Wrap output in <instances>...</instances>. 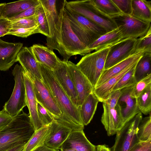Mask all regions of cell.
Returning a JSON list of instances; mask_svg holds the SVG:
<instances>
[{"mask_svg":"<svg viewBox=\"0 0 151 151\" xmlns=\"http://www.w3.org/2000/svg\"><path fill=\"white\" fill-rule=\"evenodd\" d=\"M39 4L40 1L38 4L32 6L17 15L8 19L11 20H13L29 17L34 15L35 14Z\"/></svg>","mask_w":151,"mask_h":151,"instance_id":"cell-42","label":"cell"},{"mask_svg":"<svg viewBox=\"0 0 151 151\" xmlns=\"http://www.w3.org/2000/svg\"><path fill=\"white\" fill-rule=\"evenodd\" d=\"M32 151H58L46 146L45 144L40 146Z\"/></svg>","mask_w":151,"mask_h":151,"instance_id":"cell-46","label":"cell"},{"mask_svg":"<svg viewBox=\"0 0 151 151\" xmlns=\"http://www.w3.org/2000/svg\"><path fill=\"white\" fill-rule=\"evenodd\" d=\"M64 9L72 29L86 47L107 32L102 27L65 6V3Z\"/></svg>","mask_w":151,"mask_h":151,"instance_id":"cell-4","label":"cell"},{"mask_svg":"<svg viewBox=\"0 0 151 151\" xmlns=\"http://www.w3.org/2000/svg\"><path fill=\"white\" fill-rule=\"evenodd\" d=\"M18 62L30 78H36L41 81L42 78L38 62L31 47H22L17 55L16 62Z\"/></svg>","mask_w":151,"mask_h":151,"instance_id":"cell-16","label":"cell"},{"mask_svg":"<svg viewBox=\"0 0 151 151\" xmlns=\"http://www.w3.org/2000/svg\"><path fill=\"white\" fill-rule=\"evenodd\" d=\"M11 29L30 28L38 26L36 14L35 15L32 16L11 20Z\"/></svg>","mask_w":151,"mask_h":151,"instance_id":"cell-36","label":"cell"},{"mask_svg":"<svg viewBox=\"0 0 151 151\" xmlns=\"http://www.w3.org/2000/svg\"><path fill=\"white\" fill-rule=\"evenodd\" d=\"M6 3L0 4V18L1 17V14L4 6Z\"/></svg>","mask_w":151,"mask_h":151,"instance_id":"cell-49","label":"cell"},{"mask_svg":"<svg viewBox=\"0 0 151 151\" xmlns=\"http://www.w3.org/2000/svg\"><path fill=\"white\" fill-rule=\"evenodd\" d=\"M44 10L49 29L50 37L47 38V47L52 50H57L66 61V56L62 44L61 24L65 0L62 1L59 9L57 0H39Z\"/></svg>","mask_w":151,"mask_h":151,"instance_id":"cell-3","label":"cell"},{"mask_svg":"<svg viewBox=\"0 0 151 151\" xmlns=\"http://www.w3.org/2000/svg\"><path fill=\"white\" fill-rule=\"evenodd\" d=\"M132 12L130 16L143 22L151 23V1L132 0Z\"/></svg>","mask_w":151,"mask_h":151,"instance_id":"cell-27","label":"cell"},{"mask_svg":"<svg viewBox=\"0 0 151 151\" xmlns=\"http://www.w3.org/2000/svg\"><path fill=\"white\" fill-rule=\"evenodd\" d=\"M142 119V113L137 114L116 134L115 142L111 151H129L139 141L137 133Z\"/></svg>","mask_w":151,"mask_h":151,"instance_id":"cell-8","label":"cell"},{"mask_svg":"<svg viewBox=\"0 0 151 151\" xmlns=\"http://www.w3.org/2000/svg\"><path fill=\"white\" fill-rule=\"evenodd\" d=\"M145 117L140 122L137 133L138 140L146 142L151 139V116Z\"/></svg>","mask_w":151,"mask_h":151,"instance_id":"cell-34","label":"cell"},{"mask_svg":"<svg viewBox=\"0 0 151 151\" xmlns=\"http://www.w3.org/2000/svg\"><path fill=\"white\" fill-rule=\"evenodd\" d=\"M13 118L4 109L0 111V130L8 125Z\"/></svg>","mask_w":151,"mask_h":151,"instance_id":"cell-45","label":"cell"},{"mask_svg":"<svg viewBox=\"0 0 151 151\" xmlns=\"http://www.w3.org/2000/svg\"><path fill=\"white\" fill-rule=\"evenodd\" d=\"M60 151H76L75 150L70 149H62L60 150Z\"/></svg>","mask_w":151,"mask_h":151,"instance_id":"cell-50","label":"cell"},{"mask_svg":"<svg viewBox=\"0 0 151 151\" xmlns=\"http://www.w3.org/2000/svg\"><path fill=\"white\" fill-rule=\"evenodd\" d=\"M49 125L50 132L45 141L44 144L49 148L58 151L72 130L55 120Z\"/></svg>","mask_w":151,"mask_h":151,"instance_id":"cell-17","label":"cell"},{"mask_svg":"<svg viewBox=\"0 0 151 151\" xmlns=\"http://www.w3.org/2000/svg\"><path fill=\"white\" fill-rule=\"evenodd\" d=\"M151 52H145L135 67L134 76L137 82L151 74Z\"/></svg>","mask_w":151,"mask_h":151,"instance_id":"cell-30","label":"cell"},{"mask_svg":"<svg viewBox=\"0 0 151 151\" xmlns=\"http://www.w3.org/2000/svg\"><path fill=\"white\" fill-rule=\"evenodd\" d=\"M94 6L102 13L110 17L123 14L112 0H91Z\"/></svg>","mask_w":151,"mask_h":151,"instance_id":"cell-31","label":"cell"},{"mask_svg":"<svg viewBox=\"0 0 151 151\" xmlns=\"http://www.w3.org/2000/svg\"><path fill=\"white\" fill-rule=\"evenodd\" d=\"M54 75L73 104L80 107L77 93L73 81L68 72L66 62L60 59L53 70Z\"/></svg>","mask_w":151,"mask_h":151,"instance_id":"cell-14","label":"cell"},{"mask_svg":"<svg viewBox=\"0 0 151 151\" xmlns=\"http://www.w3.org/2000/svg\"><path fill=\"white\" fill-rule=\"evenodd\" d=\"M25 73L23 68L18 64L15 66L12 71L14 86L10 98L3 107V109L12 117L19 114L23 108L27 106Z\"/></svg>","mask_w":151,"mask_h":151,"instance_id":"cell-6","label":"cell"},{"mask_svg":"<svg viewBox=\"0 0 151 151\" xmlns=\"http://www.w3.org/2000/svg\"><path fill=\"white\" fill-rule=\"evenodd\" d=\"M138 38L129 37L123 39L111 46L108 52L104 70L107 69L134 53Z\"/></svg>","mask_w":151,"mask_h":151,"instance_id":"cell-11","label":"cell"},{"mask_svg":"<svg viewBox=\"0 0 151 151\" xmlns=\"http://www.w3.org/2000/svg\"><path fill=\"white\" fill-rule=\"evenodd\" d=\"M35 131L29 114L23 111L14 116L10 123L0 130V151L25 145Z\"/></svg>","mask_w":151,"mask_h":151,"instance_id":"cell-2","label":"cell"},{"mask_svg":"<svg viewBox=\"0 0 151 151\" xmlns=\"http://www.w3.org/2000/svg\"><path fill=\"white\" fill-rule=\"evenodd\" d=\"M136 51L143 50L151 52V28L143 36L138 38Z\"/></svg>","mask_w":151,"mask_h":151,"instance_id":"cell-39","label":"cell"},{"mask_svg":"<svg viewBox=\"0 0 151 151\" xmlns=\"http://www.w3.org/2000/svg\"><path fill=\"white\" fill-rule=\"evenodd\" d=\"M96 147V151H111V149L106 145H99Z\"/></svg>","mask_w":151,"mask_h":151,"instance_id":"cell-47","label":"cell"},{"mask_svg":"<svg viewBox=\"0 0 151 151\" xmlns=\"http://www.w3.org/2000/svg\"><path fill=\"white\" fill-rule=\"evenodd\" d=\"M151 87V74L137 82L134 85L132 96L137 98L145 90Z\"/></svg>","mask_w":151,"mask_h":151,"instance_id":"cell-37","label":"cell"},{"mask_svg":"<svg viewBox=\"0 0 151 151\" xmlns=\"http://www.w3.org/2000/svg\"><path fill=\"white\" fill-rule=\"evenodd\" d=\"M37 111L39 118L43 126L48 125L54 120L47 110L38 102Z\"/></svg>","mask_w":151,"mask_h":151,"instance_id":"cell-40","label":"cell"},{"mask_svg":"<svg viewBox=\"0 0 151 151\" xmlns=\"http://www.w3.org/2000/svg\"><path fill=\"white\" fill-rule=\"evenodd\" d=\"M111 18L121 32L122 39L129 37L139 38L144 36L151 28V23L129 15L122 14Z\"/></svg>","mask_w":151,"mask_h":151,"instance_id":"cell-10","label":"cell"},{"mask_svg":"<svg viewBox=\"0 0 151 151\" xmlns=\"http://www.w3.org/2000/svg\"><path fill=\"white\" fill-rule=\"evenodd\" d=\"M49 125L44 126L35 132L25 145L24 151H32L44 144L45 141L50 132Z\"/></svg>","mask_w":151,"mask_h":151,"instance_id":"cell-29","label":"cell"},{"mask_svg":"<svg viewBox=\"0 0 151 151\" xmlns=\"http://www.w3.org/2000/svg\"><path fill=\"white\" fill-rule=\"evenodd\" d=\"M134 86L121 90L122 94L118 102H124L125 104V108H121L124 126L137 114L140 112L137 106L136 98L131 95Z\"/></svg>","mask_w":151,"mask_h":151,"instance_id":"cell-21","label":"cell"},{"mask_svg":"<svg viewBox=\"0 0 151 151\" xmlns=\"http://www.w3.org/2000/svg\"><path fill=\"white\" fill-rule=\"evenodd\" d=\"M65 6L105 29L107 32L117 29L113 20L99 10L91 0H65Z\"/></svg>","mask_w":151,"mask_h":151,"instance_id":"cell-7","label":"cell"},{"mask_svg":"<svg viewBox=\"0 0 151 151\" xmlns=\"http://www.w3.org/2000/svg\"><path fill=\"white\" fill-rule=\"evenodd\" d=\"M61 28L62 44L65 54L66 61H68L72 56L77 55H84L89 53L87 47L72 29L64 8Z\"/></svg>","mask_w":151,"mask_h":151,"instance_id":"cell-9","label":"cell"},{"mask_svg":"<svg viewBox=\"0 0 151 151\" xmlns=\"http://www.w3.org/2000/svg\"><path fill=\"white\" fill-rule=\"evenodd\" d=\"M145 52H148L145 50L137 51L124 60L107 69L104 70L96 87L104 84L128 67L137 63Z\"/></svg>","mask_w":151,"mask_h":151,"instance_id":"cell-19","label":"cell"},{"mask_svg":"<svg viewBox=\"0 0 151 151\" xmlns=\"http://www.w3.org/2000/svg\"><path fill=\"white\" fill-rule=\"evenodd\" d=\"M42 78L56 101L62 113L61 120L58 122L68 127L72 131L83 130V123L80 112L72 103L55 77L53 70L38 63Z\"/></svg>","mask_w":151,"mask_h":151,"instance_id":"cell-1","label":"cell"},{"mask_svg":"<svg viewBox=\"0 0 151 151\" xmlns=\"http://www.w3.org/2000/svg\"><path fill=\"white\" fill-rule=\"evenodd\" d=\"M30 78L37 102L47 110L54 120L60 122L62 113L49 90L42 81L36 78Z\"/></svg>","mask_w":151,"mask_h":151,"instance_id":"cell-12","label":"cell"},{"mask_svg":"<svg viewBox=\"0 0 151 151\" xmlns=\"http://www.w3.org/2000/svg\"><path fill=\"white\" fill-rule=\"evenodd\" d=\"M66 62L76 90L80 106L88 95L93 92L94 88L76 65L70 61H68Z\"/></svg>","mask_w":151,"mask_h":151,"instance_id":"cell-13","label":"cell"},{"mask_svg":"<svg viewBox=\"0 0 151 151\" xmlns=\"http://www.w3.org/2000/svg\"><path fill=\"white\" fill-rule=\"evenodd\" d=\"M99 101L93 92L86 98L80 106L81 117L84 125L88 124L92 119Z\"/></svg>","mask_w":151,"mask_h":151,"instance_id":"cell-28","label":"cell"},{"mask_svg":"<svg viewBox=\"0 0 151 151\" xmlns=\"http://www.w3.org/2000/svg\"><path fill=\"white\" fill-rule=\"evenodd\" d=\"M122 94L121 90L112 92L109 97L102 102L104 111L101 122L109 136L116 134L113 124V113L115 106Z\"/></svg>","mask_w":151,"mask_h":151,"instance_id":"cell-15","label":"cell"},{"mask_svg":"<svg viewBox=\"0 0 151 151\" xmlns=\"http://www.w3.org/2000/svg\"><path fill=\"white\" fill-rule=\"evenodd\" d=\"M137 63L122 77L113 88L112 92L132 86L136 83L134 73Z\"/></svg>","mask_w":151,"mask_h":151,"instance_id":"cell-33","label":"cell"},{"mask_svg":"<svg viewBox=\"0 0 151 151\" xmlns=\"http://www.w3.org/2000/svg\"><path fill=\"white\" fill-rule=\"evenodd\" d=\"M70 149L76 151H96V147L85 136L83 130L72 131L60 150Z\"/></svg>","mask_w":151,"mask_h":151,"instance_id":"cell-20","label":"cell"},{"mask_svg":"<svg viewBox=\"0 0 151 151\" xmlns=\"http://www.w3.org/2000/svg\"><path fill=\"white\" fill-rule=\"evenodd\" d=\"M36 14L37 17L40 33L46 36L47 38H49V29L47 21L43 8L40 2L36 12Z\"/></svg>","mask_w":151,"mask_h":151,"instance_id":"cell-35","label":"cell"},{"mask_svg":"<svg viewBox=\"0 0 151 151\" xmlns=\"http://www.w3.org/2000/svg\"><path fill=\"white\" fill-rule=\"evenodd\" d=\"M110 47L86 54L76 64L94 88L104 70L105 61Z\"/></svg>","mask_w":151,"mask_h":151,"instance_id":"cell-5","label":"cell"},{"mask_svg":"<svg viewBox=\"0 0 151 151\" xmlns=\"http://www.w3.org/2000/svg\"><path fill=\"white\" fill-rule=\"evenodd\" d=\"M24 79L26 89L27 106L31 122L35 131L44 126L40 121L38 115L37 101L34 91L31 80L25 73Z\"/></svg>","mask_w":151,"mask_h":151,"instance_id":"cell-22","label":"cell"},{"mask_svg":"<svg viewBox=\"0 0 151 151\" xmlns=\"http://www.w3.org/2000/svg\"><path fill=\"white\" fill-rule=\"evenodd\" d=\"M129 151H151V139L146 142L139 141Z\"/></svg>","mask_w":151,"mask_h":151,"instance_id":"cell-43","label":"cell"},{"mask_svg":"<svg viewBox=\"0 0 151 151\" xmlns=\"http://www.w3.org/2000/svg\"><path fill=\"white\" fill-rule=\"evenodd\" d=\"M136 99L137 106L140 112L145 115L151 114V87L143 91Z\"/></svg>","mask_w":151,"mask_h":151,"instance_id":"cell-32","label":"cell"},{"mask_svg":"<svg viewBox=\"0 0 151 151\" xmlns=\"http://www.w3.org/2000/svg\"><path fill=\"white\" fill-rule=\"evenodd\" d=\"M39 33L38 26L30 28L11 29L7 35H12L19 37H27L33 34Z\"/></svg>","mask_w":151,"mask_h":151,"instance_id":"cell-38","label":"cell"},{"mask_svg":"<svg viewBox=\"0 0 151 151\" xmlns=\"http://www.w3.org/2000/svg\"><path fill=\"white\" fill-rule=\"evenodd\" d=\"M39 3V0H22L5 3L1 17L9 19Z\"/></svg>","mask_w":151,"mask_h":151,"instance_id":"cell-26","label":"cell"},{"mask_svg":"<svg viewBox=\"0 0 151 151\" xmlns=\"http://www.w3.org/2000/svg\"><path fill=\"white\" fill-rule=\"evenodd\" d=\"M25 145H19L12 148L7 151H24Z\"/></svg>","mask_w":151,"mask_h":151,"instance_id":"cell-48","label":"cell"},{"mask_svg":"<svg viewBox=\"0 0 151 151\" xmlns=\"http://www.w3.org/2000/svg\"><path fill=\"white\" fill-rule=\"evenodd\" d=\"M122 39V34L118 28L100 36L87 47L89 53L110 47Z\"/></svg>","mask_w":151,"mask_h":151,"instance_id":"cell-24","label":"cell"},{"mask_svg":"<svg viewBox=\"0 0 151 151\" xmlns=\"http://www.w3.org/2000/svg\"><path fill=\"white\" fill-rule=\"evenodd\" d=\"M137 63L128 67L119 74L110 78L105 83L93 89V93L97 98L99 101L102 102L109 97L111 94L113 88L119 81Z\"/></svg>","mask_w":151,"mask_h":151,"instance_id":"cell-25","label":"cell"},{"mask_svg":"<svg viewBox=\"0 0 151 151\" xmlns=\"http://www.w3.org/2000/svg\"><path fill=\"white\" fill-rule=\"evenodd\" d=\"M11 21L7 18H0V37L7 35L11 29Z\"/></svg>","mask_w":151,"mask_h":151,"instance_id":"cell-44","label":"cell"},{"mask_svg":"<svg viewBox=\"0 0 151 151\" xmlns=\"http://www.w3.org/2000/svg\"><path fill=\"white\" fill-rule=\"evenodd\" d=\"M23 46L21 42H9L0 38V71H7L14 65Z\"/></svg>","mask_w":151,"mask_h":151,"instance_id":"cell-18","label":"cell"},{"mask_svg":"<svg viewBox=\"0 0 151 151\" xmlns=\"http://www.w3.org/2000/svg\"><path fill=\"white\" fill-rule=\"evenodd\" d=\"M34 57L38 63L52 70L57 65L59 58L47 47L34 44L31 47Z\"/></svg>","mask_w":151,"mask_h":151,"instance_id":"cell-23","label":"cell"},{"mask_svg":"<svg viewBox=\"0 0 151 151\" xmlns=\"http://www.w3.org/2000/svg\"><path fill=\"white\" fill-rule=\"evenodd\" d=\"M124 14L130 16L132 12V0H112Z\"/></svg>","mask_w":151,"mask_h":151,"instance_id":"cell-41","label":"cell"}]
</instances>
